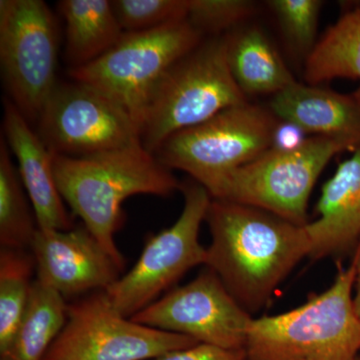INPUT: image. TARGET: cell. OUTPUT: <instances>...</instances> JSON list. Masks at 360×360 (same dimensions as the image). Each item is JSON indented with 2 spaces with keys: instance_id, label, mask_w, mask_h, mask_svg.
<instances>
[{
  "instance_id": "obj_1",
  "label": "cell",
  "mask_w": 360,
  "mask_h": 360,
  "mask_svg": "<svg viewBox=\"0 0 360 360\" xmlns=\"http://www.w3.org/2000/svg\"><path fill=\"white\" fill-rule=\"evenodd\" d=\"M205 221L212 234L206 269L251 315L309 257L304 226L255 206L212 198Z\"/></svg>"
},
{
  "instance_id": "obj_2",
  "label": "cell",
  "mask_w": 360,
  "mask_h": 360,
  "mask_svg": "<svg viewBox=\"0 0 360 360\" xmlns=\"http://www.w3.org/2000/svg\"><path fill=\"white\" fill-rule=\"evenodd\" d=\"M61 198L84 226L124 269L115 243L122 224V203L137 194L167 198L181 189L172 169L142 146L71 158L52 155Z\"/></svg>"
},
{
  "instance_id": "obj_3",
  "label": "cell",
  "mask_w": 360,
  "mask_h": 360,
  "mask_svg": "<svg viewBox=\"0 0 360 360\" xmlns=\"http://www.w3.org/2000/svg\"><path fill=\"white\" fill-rule=\"evenodd\" d=\"M354 262L338 269L330 288L284 314L253 319L245 352L250 360H355L360 319L355 310Z\"/></svg>"
},
{
  "instance_id": "obj_4",
  "label": "cell",
  "mask_w": 360,
  "mask_h": 360,
  "mask_svg": "<svg viewBox=\"0 0 360 360\" xmlns=\"http://www.w3.org/2000/svg\"><path fill=\"white\" fill-rule=\"evenodd\" d=\"M248 103L232 77L224 37L202 40L167 71L144 106L141 144L155 155L172 135Z\"/></svg>"
},
{
  "instance_id": "obj_5",
  "label": "cell",
  "mask_w": 360,
  "mask_h": 360,
  "mask_svg": "<svg viewBox=\"0 0 360 360\" xmlns=\"http://www.w3.org/2000/svg\"><path fill=\"white\" fill-rule=\"evenodd\" d=\"M359 146L342 137L314 135L295 148H269L225 176L210 196L255 206L305 226L310 193L322 170L338 153Z\"/></svg>"
},
{
  "instance_id": "obj_6",
  "label": "cell",
  "mask_w": 360,
  "mask_h": 360,
  "mask_svg": "<svg viewBox=\"0 0 360 360\" xmlns=\"http://www.w3.org/2000/svg\"><path fill=\"white\" fill-rule=\"evenodd\" d=\"M279 120L255 104L232 106L172 135L155 156L169 169L191 175L210 195L225 176L272 148Z\"/></svg>"
},
{
  "instance_id": "obj_7",
  "label": "cell",
  "mask_w": 360,
  "mask_h": 360,
  "mask_svg": "<svg viewBox=\"0 0 360 360\" xmlns=\"http://www.w3.org/2000/svg\"><path fill=\"white\" fill-rule=\"evenodd\" d=\"M202 40V33L187 20L124 32L103 56L68 73L73 82L89 85L120 104L139 125L144 106L161 78Z\"/></svg>"
},
{
  "instance_id": "obj_8",
  "label": "cell",
  "mask_w": 360,
  "mask_h": 360,
  "mask_svg": "<svg viewBox=\"0 0 360 360\" xmlns=\"http://www.w3.org/2000/svg\"><path fill=\"white\" fill-rule=\"evenodd\" d=\"M56 18L42 0L0 1V65L8 97L37 123L58 82Z\"/></svg>"
},
{
  "instance_id": "obj_9",
  "label": "cell",
  "mask_w": 360,
  "mask_h": 360,
  "mask_svg": "<svg viewBox=\"0 0 360 360\" xmlns=\"http://www.w3.org/2000/svg\"><path fill=\"white\" fill-rule=\"evenodd\" d=\"M184 206L179 219L146 241L136 264L106 290L111 303L131 319L160 298L189 270L205 264L207 250L201 245V224L205 221L212 196L198 182H186Z\"/></svg>"
},
{
  "instance_id": "obj_10",
  "label": "cell",
  "mask_w": 360,
  "mask_h": 360,
  "mask_svg": "<svg viewBox=\"0 0 360 360\" xmlns=\"http://www.w3.org/2000/svg\"><path fill=\"white\" fill-rule=\"evenodd\" d=\"M198 343L124 316L101 290L68 304L65 328L44 360L156 359Z\"/></svg>"
},
{
  "instance_id": "obj_11",
  "label": "cell",
  "mask_w": 360,
  "mask_h": 360,
  "mask_svg": "<svg viewBox=\"0 0 360 360\" xmlns=\"http://www.w3.org/2000/svg\"><path fill=\"white\" fill-rule=\"evenodd\" d=\"M37 123L52 155L80 158L142 146L139 123L129 111L73 80L58 82Z\"/></svg>"
},
{
  "instance_id": "obj_12",
  "label": "cell",
  "mask_w": 360,
  "mask_h": 360,
  "mask_svg": "<svg viewBox=\"0 0 360 360\" xmlns=\"http://www.w3.org/2000/svg\"><path fill=\"white\" fill-rule=\"evenodd\" d=\"M149 328L189 336L198 343L243 349L252 315L206 269L131 317Z\"/></svg>"
},
{
  "instance_id": "obj_13",
  "label": "cell",
  "mask_w": 360,
  "mask_h": 360,
  "mask_svg": "<svg viewBox=\"0 0 360 360\" xmlns=\"http://www.w3.org/2000/svg\"><path fill=\"white\" fill-rule=\"evenodd\" d=\"M30 251L37 281L65 300L106 290L122 272L85 226L68 231L39 229Z\"/></svg>"
},
{
  "instance_id": "obj_14",
  "label": "cell",
  "mask_w": 360,
  "mask_h": 360,
  "mask_svg": "<svg viewBox=\"0 0 360 360\" xmlns=\"http://www.w3.org/2000/svg\"><path fill=\"white\" fill-rule=\"evenodd\" d=\"M4 135L18 160V170L32 202L39 229L68 231L73 227L54 176L52 153L32 123L8 98L4 101Z\"/></svg>"
},
{
  "instance_id": "obj_15",
  "label": "cell",
  "mask_w": 360,
  "mask_h": 360,
  "mask_svg": "<svg viewBox=\"0 0 360 360\" xmlns=\"http://www.w3.org/2000/svg\"><path fill=\"white\" fill-rule=\"evenodd\" d=\"M319 217L305 225L312 260L347 250L360 238V146L322 187Z\"/></svg>"
},
{
  "instance_id": "obj_16",
  "label": "cell",
  "mask_w": 360,
  "mask_h": 360,
  "mask_svg": "<svg viewBox=\"0 0 360 360\" xmlns=\"http://www.w3.org/2000/svg\"><path fill=\"white\" fill-rule=\"evenodd\" d=\"M270 110L281 122L305 134L342 137L360 146V96L342 94L315 85L296 84L270 101Z\"/></svg>"
},
{
  "instance_id": "obj_17",
  "label": "cell",
  "mask_w": 360,
  "mask_h": 360,
  "mask_svg": "<svg viewBox=\"0 0 360 360\" xmlns=\"http://www.w3.org/2000/svg\"><path fill=\"white\" fill-rule=\"evenodd\" d=\"M224 37L232 77L245 96H276L297 82L259 28L238 27Z\"/></svg>"
},
{
  "instance_id": "obj_18",
  "label": "cell",
  "mask_w": 360,
  "mask_h": 360,
  "mask_svg": "<svg viewBox=\"0 0 360 360\" xmlns=\"http://www.w3.org/2000/svg\"><path fill=\"white\" fill-rule=\"evenodd\" d=\"M58 6L65 22L70 70L94 63L124 34L110 0H61Z\"/></svg>"
},
{
  "instance_id": "obj_19",
  "label": "cell",
  "mask_w": 360,
  "mask_h": 360,
  "mask_svg": "<svg viewBox=\"0 0 360 360\" xmlns=\"http://www.w3.org/2000/svg\"><path fill=\"white\" fill-rule=\"evenodd\" d=\"M68 304L56 290L35 279L20 326L1 360H44L65 328Z\"/></svg>"
},
{
  "instance_id": "obj_20",
  "label": "cell",
  "mask_w": 360,
  "mask_h": 360,
  "mask_svg": "<svg viewBox=\"0 0 360 360\" xmlns=\"http://www.w3.org/2000/svg\"><path fill=\"white\" fill-rule=\"evenodd\" d=\"M335 78L360 82V8L343 14L307 58L304 79L316 85ZM360 96V85L356 90Z\"/></svg>"
},
{
  "instance_id": "obj_21",
  "label": "cell",
  "mask_w": 360,
  "mask_h": 360,
  "mask_svg": "<svg viewBox=\"0 0 360 360\" xmlns=\"http://www.w3.org/2000/svg\"><path fill=\"white\" fill-rule=\"evenodd\" d=\"M39 229L32 202L18 167L13 165L6 139H0V245L27 250Z\"/></svg>"
},
{
  "instance_id": "obj_22",
  "label": "cell",
  "mask_w": 360,
  "mask_h": 360,
  "mask_svg": "<svg viewBox=\"0 0 360 360\" xmlns=\"http://www.w3.org/2000/svg\"><path fill=\"white\" fill-rule=\"evenodd\" d=\"M35 262L32 251L0 250V354L11 345L32 293Z\"/></svg>"
},
{
  "instance_id": "obj_23",
  "label": "cell",
  "mask_w": 360,
  "mask_h": 360,
  "mask_svg": "<svg viewBox=\"0 0 360 360\" xmlns=\"http://www.w3.org/2000/svg\"><path fill=\"white\" fill-rule=\"evenodd\" d=\"M321 0H271L269 6L276 14L284 37L300 53L309 56L316 44Z\"/></svg>"
},
{
  "instance_id": "obj_24",
  "label": "cell",
  "mask_w": 360,
  "mask_h": 360,
  "mask_svg": "<svg viewBox=\"0 0 360 360\" xmlns=\"http://www.w3.org/2000/svg\"><path fill=\"white\" fill-rule=\"evenodd\" d=\"M113 11L124 32H143L186 20L188 0H112Z\"/></svg>"
},
{
  "instance_id": "obj_25",
  "label": "cell",
  "mask_w": 360,
  "mask_h": 360,
  "mask_svg": "<svg viewBox=\"0 0 360 360\" xmlns=\"http://www.w3.org/2000/svg\"><path fill=\"white\" fill-rule=\"evenodd\" d=\"M255 2L248 0H188L186 20L200 30L213 37L238 28L255 13Z\"/></svg>"
},
{
  "instance_id": "obj_26",
  "label": "cell",
  "mask_w": 360,
  "mask_h": 360,
  "mask_svg": "<svg viewBox=\"0 0 360 360\" xmlns=\"http://www.w3.org/2000/svg\"><path fill=\"white\" fill-rule=\"evenodd\" d=\"M155 360H250L245 349H227L214 345L198 343L191 347L175 350Z\"/></svg>"
},
{
  "instance_id": "obj_27",
  "label": "cell",
  "mask_w": 360,
  "mask_h": 360,
  "mask_svg": "<svg viewBox=\"0 0 360 360\" xmlns=\"http://www.w3.org/2000/svg\"><path fill=\"white\" fill-rule=\"evenodd\" d=\"M304 134L305 132L302 131L300 127H295L291 123L281 122L277 127L272 148L281 149L297 148L307 139L303 137Z\"/></svg>"
},
{
  "instance_id": "obj_28",
  "label": "cell",
  "mask_w": 360,
  "mask_h": 360,
  "mask_svg": "<svg viewBox=\"0 0 360 360\" xmlns=\"http://www.w3.org/2000/svg\"><path fill=\"white\" fill-rule=\"evenodd\" d=\"M356 276H355L354 302L355 310L360 319V241L354 259Z\"/></svg>"
},
{
  "instance_id": "obj_29",
  "label": "cell",
  "mask_w": 360,
  "mask_h": 360,
  "mask_svg": "<svg viewBox=\"0 0 360 360\" xmlns=\"http://www.w3.org/2000/svg\"><path fill=\"white\" fill-rule=\"evenodd\" d=\"M355 360H360V356H359H359H357V359H355Z\"/></svg>"
}]
</instances>
